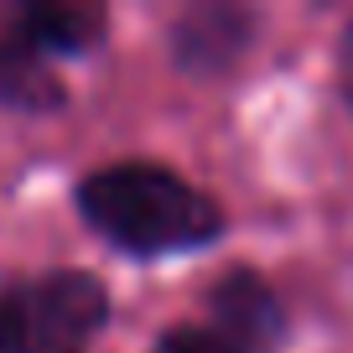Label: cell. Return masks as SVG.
Segmentation results:
<instances>
[{"instance_id":"6","label":"cell","mask_w":353,"mask_h":353,"mask_svg":"<svg viewBox=\"0 0 353 353\" xmlns=\"http://www.w3.org/2000/svg\"><path fill=\"white\" fill-rule=\"evenodd\" d=\"M104 16L99 11H73V6H32L21 11V32L32 52H83L99 37Z\"/></svg>"},{"instance_id":"8","label":"cell","mask_w":353,"mask_h":353,"mask_svg":"<svg viewBox=\"0 0 353 353\" xmlns=\"http://www.w3.org/2000/svg\"><path fill=\"white\" fill-rule=\"evenodd\" d=\"M338 63H343V94H348V104H353V26L343 32V57Z\"/></svg>"},{"instance_id":"2","label":"cell","mask_w":353,"mask_h":353,"mask_svg":"<svg viewBox=\"0 0 353 353\" xmlns=\"http://www.w3.org/2000/svg\"><path fill=\"white\" fill-rule=\"evenodd\" d=\"M110 317V296L83 270L21 281L0 296V353H88Z\"/></svg>"},{"instance_id":"5","label":"cell","mask_w":353,"mask_h":353,"mask_svg":"<svg viewBox=\"0 0 353 353\" xmlns=\"http://www.w3.org/2000/svg\"><path fill=\"white\" fill-rule=\"evenodd\" d=\"M0 99L26 104V110L57 104V83L47 78V68L37 63L32 42H26V32H21V11L0 26Z\"/></svg>"},{"instance_id":"1","label":"cell","mask_w":353,"mask_h":353,"mask_svg":"<svg viewBox=\"0 0 353 353\" xmlns=\"http://www.w3.org/2000/svg\"><path fill=\"white\" fill-rule=\"evenodd\" d=\"M78 208L104 239L130 254H182L223 229L208 192L151 161H120L83 176Z\"/></svg>"},{"instance_id":"7","label":"cell","mask_w":353,"mask_h":353,"mask_svg":"<svg viewBox=\"0 0 353 353\" xmlns=\"http://www.w3.org/2000/svg\"><path fill=\"white\" fill-rule=\"evenodd\" d=\"M156 353H234V348H223L208 327H172L156 343Z\"/></svg>"},{"instance_id":"4","label":"cell","mask_w":353,"mask_h":353,"mask_svg":"<svg viewBox=\"0 0 353 353\" xmlns=\"http://www.w3.org/2000/svg\"><path fill=\"white\" fill-rule=\"evenodd\" d=\"M244 37H250V16L229 11V6H208V11H192L188 21L176 26V57L188 68H223L244 52Z\"/></svg>"},{"instance_id":"3","label":"cell","mask_w":353,"mask_h":353,"mask_svg":"<svg viewBox=\"0 0 353 353\" xmlns=\"http://www.w3.org/2000/svg\"><path fill=\"white\" fill-rule=\"evenodd\" d=\"M208 317H213V338L234 353H270L286 332L276 291L265 286L254 270H229L208 296Z\"/></svg>"}]
</instances>
